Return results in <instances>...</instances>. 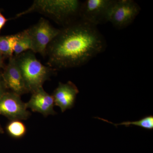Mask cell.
Masks as SVG:
<instances>
[{
  "instance_id": "6da1fadb",
  "label": "cell",
  "mask_w": 153,
  "mask_h": 153,
  "mask_svg": "<svg viewBox=\"0 0 153 153\" xmlns=\"http://www.w3.org/2000/svg\"><path fill=\"white\" fill-rule=\"evenodd\" d=\"M106 42L97 27L79 20L62 27L48 45V66L56 70L83 66L104 52Z\"/></svg>"
},
{
  "instance_id": "30bf717a",
  "label": "cell",
  "mask_w": 153,
  "mask_h": 153,
  "mask_svg": "<svg viewBox=\"0 0 153 153\" xmlns=\"http://www.w3.org/2000/svg\"><path fill=\"white\" fill-rule=\"evenodd\" d=\"M32 94L30 100L26 103L27 108H30L33 112L41 113L44 117L57 114L54 110L55 103L53 96L45 91L43 87Z\"/></svg>"
},
{
  "instance_id": "ba28073f",
  "label": "cell",
  "mask_w": 153,
  "mask_h": 153,
  "mask_svg": "<svg viewBox=\"0 0 153 153\" xmlns=\"http://www.w3.org/2000/svg\"><path fill=\"white\" fill-rule=\"evenodd\" d=\"M2 76L9 91L20 96L29 93L14 55L9 58L7 65L3 69Z\"/></svg>"
},
{
  "instance_id": "5bb4252c",
  "label": "cell",
  "mask_w": 153,
  "mask_h": 153,
  "mask_svg": "<svg viewBox=\"0 0 153 153\" xmlns=\"http://www.w3.org/2000/svg\"><path fill=\"white\" fill-rule=\"evenodd\" d=\"M98 119L101 120L107 123L112 124L117 127L118 126H124L126 127H128L130 126H137L140 127L145 129L151 130L153 129V116L149 115L139 120L135 121H126L121 123H120L115 124L112 122L108 121V120L105 119L101 118L100 117H95Z\"/></svg>"
},
{
  "instance_id": "5b68a950",
  "label": "cell",
  "mask_w": 153,
  "mask_h": 153,
  "mask_svg": "<svg viewBox=\"0 0 153 153\" xmlns=\"http://www.w3.org/2000/svg\"><path fill=\"white\" fill-rule=\"evenodd\" d=\"M26 30L33 43V52L39 53L43 57H46L47 46L60 32V29L53 27L44 18H41L37 24Z\"/></svg>"
},
{
  "instance_id": "9c48e42d",
  "label": "cell",
  "mask_w": 153,
  "mask_h": 153,
  "mask_svg": "<svg viewBox=\"0 0 153 153\" xmlns=\"http://www.w3.org/2000/svg\"><path fill=\"white\" fill-rule=\"evenodd\" d=\"M79 92L76 85L71 81L65 83L59 82L52 94L55 105L59 107L62 112L71 109L74 106L76 95Z\"/></svg>"
},
{
  "instance_id": "2e32d148",
  "label": "cell",
  "mask_w": 153,
  "mask_h": 153,
  "mask_svg": "<svg viewBox=\"0 0 153 153\" xmlns=\"http://www.w3.org/2000/svg\"><path fill=\"white\" fill-rule=\"evenodd\" d=\"M8 20V19H6L5 17L4 16V15L2 14L1 12L0 11V33Z\"/></svg>"
},
{
  "instance_id": "277c9868",
  "label": "cell",
  "mask_w": 153,
  "mask_h": 153,
  "mask_svg": "<svg viewBox=\"0 0 153 153\" xmlns=\"http://www.w3.org/2000/svg\"><path fill=\"white\" fill-rule=\"evenodd\" d=\"M115 1V0H86L82 2L79 20L96 27L108 22Z\"/></svg>"
},
{
  "instance_id": "8fae6325",
  "label": "cell",
  "mask_w": 153,
  "mask_h": 153,
  "mask_svg": "<svg viewBox=\"0 0 153 153\" xmlns=\"http://www.w3.org/2000/svg\"><path fill=\"white\" fill-rule=\"evenodd\" d=\"M28 50L33 52V43L27 30H25L19 33V37L14 47V55L17 56Z\"/></svg>"
},
{
  "instance_id": "3957f363",
  "label": "cell",
  "mask_w": 153,
  "mask_h": 153,
  "mask_svg": "<svg viewBox=\"0 0 153 153\" xmlns=\"http://www.w3.org/2000/svg\"><path fill=\"white\" fill-rule=\"evenodd\" d=\"M14 56L29 93H32L43 87L45 81L56 73V69L43 65L32 51Z\"/></svg>"
},
{
  "instance_id": "ac0fdd59",
  "label": "cell",
  "mask_w": 153,
  "mask_h": 153,
  "mask_svg": "<svg viewBox=\"0 0 153 153\" xmlns=\"http://www.w3.org/2000/svg\"><path fill=\"white\" fill-rule=\"evenodd\" d=\"M4 133V131L3 129V128L2 127L1 124H0V134Z\"/></svg>"
},
{
  "instance_id": "8992f818",
  "label": "cell",
  "mask_w": 153,
  "mask_h": 153,
  "mask_svg": "<svg viewBox=\"0 0 153 153\" xmlns=\"http://www.w3.org/2000/svg\"><path fill=\"white\" fill-rule=\"evenodd\" d=\"M141 11L139 5L133 0H115L110 11L108 22L117 30L127 27Z\"/></svg>"
},
{
  "instance_id": "9a60e30c",
  "label": "cell",
  "mask_w": 153,
  "mask_h": 153,
  "mask_svg": "<svg viewBox=\"0 0 153 153\" xmlns=\"http://www.w3.org/2000/svg\"><path fill=\"white\" fill-rule=\"evenodd\" d=\"M8 91H9L6 87L5 83L3 79L2 71L0 70V97Z\"/></svg>"
},
{
  "instance_id": "7a4b0ae2",
  "label": "cell",
  "mask_w": 153,
  "mask_h": 153,
  "mask_svg": "<svg viewBox=\"0 0 153 153\" xmlns=\"http://www.w3.org/2000/svg\"><path fill=\"white\" fill-rule=\"evenodd\" d=\"M82 2L77 0H36L30 7L17 14L15 18L37 12L64 27L79 20Z\"/></svg>"
},
{
  "instance_id": "52a82bcc",
  "label": "cell",
  "mask_w": 153,
  "mask_h": 153,
  "mask_svg": "<svg viewBox=\"0 0 153 153\" xmlns=\"http://www.w3.org/2000/svg\"><path fill=\"white\" fill-rule=\"evenodd\" d=\"M31 114L18 94L8 91L0 97V115L10 120H27Z\"/></svg>"
},
{
  "instance_id": "4fadbf2b",
  "label": "cell",
  "mask_w": 153,
  "mask_h": 153,
  "mask_svg": "<svg viewBox=\"0 0 153 153\" xmlns=\"http://www.w3.org/2000/svg\"><path fill=\"white\" fill-rule=\"evenodd\" d=\"M8 134L14 139H21L23 137L27 132L25 124L20 120H10L6 127Z\"/></svg>"
},
{
  "instance_id": "e0dca14e",
  "label": "cell",
  "mask_w": 153,
  "mask_h": 153,
  "mask_svg": "<svg viewBox=\"0 0 153 153\" xmlns=\"http://www.w3.org/2000/svg\"><path fill=\"white\" fill-rule=\"evenodd\" d=\"M6 57L0 52V70L4 69L5 67L6 64L4 63L5 59Z\"/></svg>"
},
{
  "instance_id": "7c38bea8",
  "label": "cell",
  "mask_w": 153,
  "mask_h": 153,
  "mask_svg": "<svg viewBox=\"0 0 153 153\" xmlns=\"http://www.w3.org/2000/svg\"><path fill=\"white\" fill-rule=\"evenodd\" d=\"M19 37V33L10 36H0V52L6 58L14 55V49Z\"/></svg>"
}]
</instances>
